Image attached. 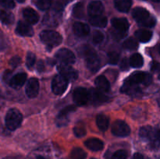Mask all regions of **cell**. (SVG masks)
Returning <instances> with one entry per match:
<instances>
[{
  "label": "cell",
  "instance_id": "17",
  "mask_svg": "<svg viewBox=\"0 0 160 159\" xmlns=\"http://www.w3.org/2000/svg\"><path fill=\"white\" fill-rule=\"evenodd\" d=\"M27 80V74L24 73H20L16 74L11 78L9 81V85L15 89H19L25 84Z\"/></svg>",
  "mask_w": 160,
  "mask_h": 159
},
{
  "label": "cell",
  "instance_id": "31",
  "mask_svg": "<svg viewBox=\"0 0 160 159\" xmlns=\"http://www.w3.org/2000/svg\"><path fill=\"white\" fill-rule=\"evenodd\" d=\"M92 41L95 45H98V44L102 43V41L104 40V34L99 31H95L92 34Z\"/></svg>",
  "mask_w": 160,
  "mask_h": 159
},
{
  "label": "cell",
  "instance_id": "38",
  "mask_svg": "<svg viewBox=\"0 0 160 159\" xmlns=\"http://www.w3.org/2000/svg\"><path fill=\"white\" fill-rule=\"evenodd\" d=\"M0 5L6 9H12L15 6L13 0H0Z\"/></svg>",
  "mask_w": 160,
  "mask_h": 159
},
{
  "label": "cell",
  "instance_id": "5",
  "mask_svg": "<svg viewBox=\"0 0 160 159\" xmlns=\"http://www.w3.org/2000/svg\"><path fill=\"white\" fill-rule=\"evenodd\" d=\"M140 137L145 140H148L153 145H159L160 143V134L158 129H154L152 126H146L141 128Z\"/></svg>",
  "mask_w": 160,
  "mask_h": 159
},
{
  "label": "cell",
  "instance_id": "13",
  "mask_svg": "<svg viewBox=\"0 0 160 159\" xmlns=\"http://www.w3.org/2000/svg\"><path fill=\"white\" fill-rule=\"evenodd\" d=\"M75 109H76V108L73 105L67 106V107L62 109L56 117V124L59 126H66L69 121V115L71 112H74Z\"/></svg>",
  "mask_w": 160,
  "mask_h": 159
},
{
  "label": "cell",
  "instance_id": "40",
  "mask_svg": "<svg viewBox=\"0 0 160 159\" xmlns=\"http://www.w3.org/2000/svg\"><path fill=\"white\" fill-rule=\"evenodd\" d=\"M129 65H130V62H128L127 59H123L121 61V63H120V69L122 70H128L129 69Z\"/></svg>",
  "mask_w": 160,
  "mask_h": 159
},
{
  "label": "cell",
  "instance_id": "37",
  "mask_svg": "<svg viewBox=\"0 0 160 159\" xmlns=\"http://www.w3.org/2000/svg\"><path fill=\"white\" fill-rule=\"evenodd\" d=\"M73 133L78 137H82L86 134V130L83 126H78L73 128Z\"/></svg>",
  "mask_w": 160,
  "mask_h": 159
},
{
  "label": "cell",
  "instance_id": "7",
  "mask_svg": "<svg viewBox=\"0 0 160 159\" xmlns=\"http://www.w3.org/2000/svg\"><path fill=\"white\" fill-rule=\"evenodd\" d=\"M73 98L77 105H85L90 101V91L84 87H78L73 91Z\"/></svg>",
  "mask_w": 160,
  "mask_h": 159
},
{
  "label": "cell",
  "instance_id": "32",
  "mask_svg": "<svg viewBox=\"0 0 160 159\" xmlns=\"http://www.w3.org/2000/svg\"><path fill=\"white\" fill-rule=\"evenodd\" d=\"M73 16L77 18H83L84 16V4L83 3H78L73 8Z\"/></svg>",
  "mask_w": 160,
  "mask_h": 159
},
{
  "label": "cell",
  "instance_id": "1",
  "mask_svg": "<svg viewBox=\"0 0 160 159\" xmlns=\"http://www.w3.org/2000/svg\"><path fill=\"white\" fill-rule=\"evenodd\" d=\"M80 48V54L85 59L88 69L93 73L98 71L100 67V59H98L95 50L88 45H84Z\"/></svg>",
  "mask_w": 160,
  "mask_h": 159
},
{
  "label": "cell",
  "instance_id": "21",
  "mask_svg": "<svg viewBox=\"0 0 160 159\" xmlns=\"http://www.w3.org/2000/svg\"><path fill=\"white\" fill-rule=\"evenodd\" d=\"M95 86L97 89L102 92H108L110 89V84L104 76H99L95 79Z\"/></svg>",
  "mask_w": 160,
  "mask_h": 159
},
{
  "label": "cell",
  "instance_id": "16",
  "mask_svg": "<svg viewBox=\"0 0 160 159\" xmlns=\"http://www.w3.org/2000/svg\"><path fill=\"white\" fill-rule=\"evenodd\" d=\"M103 11H104V6L100 1L92 2L88 7V12L91 17L102 15Z\"/></svg>",
  "mask_w": 160,
  "mask_h": 159
},
{
  "label": "cell",
  "instance_id": "34",
  "mask_svg": "<svg viewBox=\"0 0 160 159\" xmlns=\"http://www.w3.org/2000/svg\"><path fill=\"white\" fill-rule=\"evenodd\" d=\"M36 57L34 55V53L32 52H28V55L26 58V65L28 69H32L34 66V63H35Z\"/></svg>",
  "mask_w": 160,
  "mask_h": 159
},
{
  "label": "cell",
  "instance_id": "2",
  "mask_svg": "<svg viewBox=\"0 0 160 159\" xmlns=\"http://www.w3.org/2000/svg\"><path fill=\"white\" fill-rule=\"evenodd\" d=\"M132 16L140 26L152 27L156 25V19L152 17L149 12L145 8L137 7L134 9L132 12Z\"/></svg>",
  "mask_w": 160,
  "mask_h": 159
},
{
  "label": "cell",
  "instance_id": "52",
  "mask_svg": "<svg viewBox=\"0 0 160 159\" xmlns=\"http://www.w3.org/2000/svg\"><path fill=\"white\" fill-rule=\"evenodd\" d=\"M92 159H95V158H92Z\"/></svg>",
  "mask_w": 160,
  "mask_h": 159
},
{
  "label": "cell",
  "instance_id": "25",
  "mask_svg": "<svg viewBox=\"0 0 160 159\" xmlns=\"http://www.w3.org/2000/svg\"><path fill=\"white\" fill-rule=\"evenodd\" d=\"M135 36L141 42L146 43L152 37V32L148 30H138L135 32Z\"/></svg>",
  "mask_w": 160,
  "mask_h": 159
},
{
  "label": "cell",
  "instance_id": "39",
  "mask_svg": "<svg viewBox=\"0 0 160 159\" xmlns=\"http://www.w3.org/2000/svg\"><path fill=\"white\" fill-rule=\"evenodd\" d=\"M20 62H21V59H20V58L18 57V56H15V57H13L11 59L10 62H9V64L12 65V67L16 68L17 65H20Z\"/></svg>",
  "mask_w": 160,
  "mask_h": 159
},
{
  "label": "cell",
  "instance_id": "43",
  "mask_svg": "<svg viewBox=\"0 0 160 159\" xmlns=\"http://www.w3.org/2000/svg\"><path fill=\"white\" fill-rule=\"evenodd\" d=\"M131 159H145V157H144L143 155L141 154L140 153H135V154L133 155L132 158Z\"/></svg>",
  "mask_w": 160,
  "mask_h": 159
},
{
  "label": "cell",
  "instance_id": "18",
  "mask_svg": "<svg viewBox=\"0 0 160 159\" xmlns=\"http://www.w3.org/2000/svg\"><path fill=\"white\" fill-rule=\"evenodd\" d=\"M23 15L25 20L28 22L30 24H35L38 23L39 20V16L35 10L31 8H26L23 9Z\"/></svg>",
  "mask_w": 160,
  "mask_h": 159
},
{
  "label": "cell",
  "instance_id": "27",
  "mask_svg": "<svg viewBox=\"0 0 160 159\" xmlns=\"http://www.w3.org/2000/svg\"><path fill=\"white\" fill-rule=\"evenodd\" d=\"M130 65L133 68H141L144 64L143 57L138 53L132 55L130 58Z\"/></svg>",
  "mask_w": 160,
  "mask_h": 159
},
{
  "label": "cell",
  "instance_id": "6",
  "mask_svg": "<svg viewBox=\"0 0 160 159\" xmlns=\"http://www.w3.org/2000/svg\"><path fill=\"white\" fill-rule=\"evenodd\" d=\"M126 81L135 85L142 84L145 86H148L152 81V76L151 74L145 72H134L127 79Z\"/></svg>",
  "mask_w": 160,
  "mask_h": 159
},
{
  "label": "cell",
  "instance_id": "33",
  "mask_svg": "<svg viewBox=\"0 0 160 159\" xmlns=\"http://www.w3.org/2000/svg\"><path fill=\"white\" fill-rule=\"evenodd\" d=\"M52 0H35V4L42 10L48 9L51 6Z\"/></svg>",
  "mask_w": 160,
  "mask_h": 159
},
{
  "label": "cell",
  "instance_id": "19",
  "mask_svg": "<svg viewBox=\"0 0 160 159\" xmlns=\"http://www.w3.org/2000/svg\"><path fill=\"white\" fill-rule=\"evenodd\" d=\"M84 145L89 150L93 151H101L104 147V143L98 138H90L84 142Z\"/></svg>",
  "mask_w": 160,
  "mask_h": 159
},
{
  "label": "cell",
  "instance_id": "42",
  "mask_svg": "<svg viewBox=\"0 0 160 159\" xmlns=\"http://www.w3.org/2000/svg\"><path fill=\"white\" fill-rule=\"evenodd\" d=\"M10 75H11L10 71H6V73H5L4 76H3V79H4V80L6 81L7 83H9L11 78H12V77H10Z\"/></svg>",
  "mask_w": 160,
  "mask_h": 159
},
{
  "label": "cell",
  "instance_id": "49",
  "mask_svg": "<svg viewBox=\"0 0 160 159\" xmlns=\"http://www.w3.org/2000/svg\"><path fill=\"white\" fill-rule=\"evenodd\" d=\"M158 130H159V134H160V126L159 128H158Z\"/></svg>",
  "mask_w": 160,
  "mask_h": 159
},
{
  "label": "cell",
  "instance_id": "48",
  "mask_svg": "<svg viewBox=\"0 0 160 159\" xmlns=\"http://www.w3.org/2000/svg\"><path fill=\"white\" fill-rule=\"evenodd\" d=\"M153 2H160V0H152Z\"/></svg>",
  "mask_w": 160,
  "mask_h": 159
},
{
  "label": "cell",
  "instance_id": "4",
  "mask_svg": "<svg viewBox=\"0 0 160 159\" xmlns=\"http://www.w3.org/2000/svg\"><path fill=\"white\" fill-rule=\"evenodd\" d=\"M40 38L42 41L49 48L58 46L62 41V36L55 31H42L40 34Z\"/></svg>",
  "mask_w": 160,
  "mask_h": 159
},
{
  "label": "cell",
  "instance_id": "23",
  "mask_svg": "<svg viewBox=\"0 0 160 159\" xmlns=\"http://www.w3.org/2000/svg\"><path fill=\"white\" fill-rule=\"evenodd\" d=\"M114 5L117 10L127 12L131 9L132 1L131 0H114Z\"/></svg>",
  "mask_w": 160,
  "mask_h": 159
},
{
  "label": "cell",
  "instance_id": "14",
  "mask_svg": "<svg viewBox=\"0 0 160 159\" xmlns=\"http://www.w3.org/2000/svg\"><path fill=\"white\" fill-rule=\"evenodd\" d=\"M112 25L116 31L120 34H123L130 27L129 22L125 18H114L112 20Z\"/></svg>",
  "mask_w": 160,
  "mask_h": 159
},
{
  "label": "cell",
  "instance_id": "12",
  "mask_svg": "<svg viewBox=\"0 0 160 159\" xmlns=\"http://www.w3.org/2000/svg\"><path fill=\"white\" fill-rule=\"evenodd\" d=\"M27 95L30 98H34L38 94L39 82L37 78L32 77L28 80L25 87Z\"/></svg>",
  "mask_w": 160,
  "mask_h": 159
},
{
  "label": "cell",
  "instance_id": "45",
  "mask_svg": "<svg viewBox=\"0 0 160 159\" xmlns=\"http://www.w3.org/2000/svg\"><path fill=\"white\" fill-rule=\"evenodd\" d=\"M3 159H23L21 157H6Z\"/></svg>",
  "mask_w": 160,
  "mask_h": 159
},
{
  "label": "cell",
  "instance_id": "26",
  "mask_svg": "<svg viewBox=\"0 0 160 159\" xmlns=\"http://www.w3.org/2000/svg\"><path fill=\"white\" fill-rule=\"evenodd\" d=\"M107 18L103 16H97V17H91L90 23L97 27H105L107 25Z\"/></svg>",
  "mask_w": 160,
  "mask_h": 159
},
{
  "label": "cell",
  "instance_id": "50",
  "mask_svg": "<svg viewBox=\"0 0 160 159\" xmlns=\"http://www.w3.org/2000/svg\"><path fill=\"white\" fill-rule=\"evenodd\" d=\"M159 54H160V45H159Z\"/></svg>",
  "mask_w": 160,
  "mask_h": 159
},
{
  "label": "cell",
  "instance_id": "46",
  "mask_svg": "<svg viewBox=\"0 0 160 159\" xmlns=\"http://www.w3.org/2000/svg\"><path fill=\"white\" fill-rule=\"evenodd\" d=\"M36 159H48V158H46L45 157H43V156H38V157H36Z\"/></svg>",
  "mask_w": 160,
  "mask_h": 159
},
{
  "label": "cell",
  "instance_id": "41",
  "mask_svg": "<svg viewBox=\"0 0 160 159\" xmlns=\"http://www.w3.org/2000/svg\"><path fill=\"white\" fill-rule=\"evenodd\" d=\"M151 70L154 72H158L160 70V64L157 62H153L151 65Z\"/></svg>",
  "mask_w": 160,
  "mask_h": 159
},
{
  "label": "cell",
  "instance_id": "44",
  "mask_svg": "<svg viewBox=\"0 0 160 159\" xmlns=\"http://www.w3.org/2000/svg\"><path fill=\"white\" fill-rule=\"evenodd\" d=\"M37 66H38V70L40 72H42V70H44V64L42 61L38 62V63L37 64Z\"/></svg>",
  "mask_w": 160,
  "mask_h": 159
},
{
  "label": "cell",
  "instance_id": "11",
  "mask_svg": "<svg viewBox=\"0 0 160 159\" xmlns=\"http://www.w3.org/2000/svg\"><path fill=\"white\" fill-rule=\"evenodd\" d=\"M57 70L59 75L65 77L68 80H75L78 77V73L76 70L70 66V65L67 64L62 63L61 65H59L57 67Z\"/></svg>",
  "mask_w": 160,
  "mask_h": 159
},
{
  "label": "cell",
  "instance_id": "35",
  "mask_svg": "<svg viewBox=\"0 0 160 159\" xmlns=\"http://www.w3.org/2000/svg\"><path fill=\"white\" fill-rule=\"evenodd\" d=\"M108 59H109V62L111 64H117L120 59V55L117 52L115 51H111L108 53Z\"/></svg>",
  "mask_w": 160,
  "mask_h": 159
},
{
  "label": "cell",
  "instance_id": "9",
  "mask_svg": "<svg viewBox=\"0 0 160 159\" xmlns=\"http://www.w3.org/2000/svg\"><path fill=\"white\" fill-rule=\"evenodd\" d=\"M112 133L117 137H126L131 133V128L124 121L117 120L112 125Z\"/></svg>",
  "mask_w": 160,
  "mask_h": 159
},
{
  "label": "cell",
  "instance_id": "8",
  "mask_svg": "<svg viewBox=\"0 0 160 159\" xmlns=\"http://www.w3.org/2000/svg\"><path fill=\"white\" fill-rule=\"evenodd\" d=\"M68 80L61 75L55 76L52 82V90L56 95H61L66 91L68 86Z\"/></svg>",
  "mask_w": 160,
  "mask_h": 159
},
{
  "label": "cell",
  "instance_id": "36",
  "mask_svg": "<svg viewBox=\"0 0 160 159\" xmlns=\"http://www.w3.org/2000/svg\"><path fill=\"white\" fill-rule=\"evenodd\" d=\"M128 158V153L124 150H119L116 151L112 156V159H127Z\"/></svg>",
  "mask_w": 160,
  "mask_h": 159
},
{
  "label": "cell",
  "instance_id": "47",
  "mask_svg": "<svg viewBox=\"0 0 160 159\" xmlns=\"http://www.w3.org/2000/svg\"><path fill=\"white\" fill-rule=\"evenodd\" d=\"M17 2H25L26 0H17Z\"/></svg>",
  "mask_w": 160,
  "mask_h": 159
},
{
  "label": "cell",
  "instance_id": "30",
  "mask_svg": "<svg viewBox=\"0 0 160 159\" xmlns=\"http://www.w3.org/2000/svg\"><path fill=\"white\" fill-rule=\"evenodd\" d=\"M138 46V44L137 40L134 37H129V38L127 39L123 44V48L127 50H134L136 49Z\"/></svg>",
  "mask_w": 160,
  "mask_h": 159
},
{
  "label": "cell",
  "instance_id": "10",
  "mask_svg": "<svg viewBox=\"0 0 160 159\" xmlns=\"http://www.w3.org/2000/svg\"><path fill=\"white\" fill-rule=\"evenodd\" d=\"M56 58L62 63L71 65L75 62L76 58L74 54L67 48H61L56 53Z\"/></svg>",
  "mask_w": 160,
  "mask_h": 159
},
{
  "label": "cell",
  "instance_id": "29",
  "mask_svg": "<svg viewBox=\"0 0 160 159\" xmlns=\"http://www.w3.org/2000/svg\"><path fill=\"white\" fill-rule=\"evenodd\" d=\"M86 157H87V153L80 147L73 148L70 154L71 159H85Z\"/></svg>",
  "mask_w": 160,
  "mask_h": 159
},
{
  "label": "cell",
  "instance_id": "24",
  "mask_svg": "<svg viewBox=\"0 0 160 159\" xmlns=\"http://www.w3.org/2000/svg\"><path fill=\"white\" fill-rule=\"evenodd\" d=\"M96 124L101 131H106L109 125V118L103 114H99L96 118Z\"/></svg>",
  "mask_w": 160,
  "mask_h": 159
},
{
  "label": "cell",
  "instance_id": "20",
  "mask_svg": "<svg viewBox=\"0 0 160 159\" xmlns=\"http://www.w3.org/2000/svg\"><path fill=\"white\" fill-rule=\"evenodd\" d=\"M73 32L76 35L79 37H84L87 36L90 32V28L87 24L81 22H77L73 26Z\"/></svg>",
  "mask_w": 160,
  "mask_h": 159
},
{
  "label": "cell",
  "instance_id": "3",
  "mask_svg": "<svg viewBox=\"0 0 160 159\" xmlns=\"http://www.w3.org/2000/svg\"><path fill=\"white\" fill-rule=\"evenodd\" d=\"M23 120V115L19 110L16 108H11L7 112L5 118L6 126L9 130H16L21 125Z\"/></svg>",
  "mask_w": 160,
  "mask_h": 159
},
{
  "label": "cell",
  "instance_id": "22",
  "mask_svg": "<svg viewBox=\"0 0 160 159\" xmlns=\"http://www.w3.org/2000/svg\"><path fill=\"white\" fill-rule=\"evenodd\" d=\"M90 101H94L97 103H102L106 100V95L104 94V92L98 90V89H91L90 90Z\"/></svg>",
  "mask_w": 160,
  "mask_h": 159
},
{
  "label": "cell",
  "instance_id": "28",
  "mask_svg": "<svg viewBox=\"0 0 160 159\" xmlns=\"http://www.w3.org/2000/svg\"><path fill=\"white\" fill-rule=\"evenodd\" d=\"M0 20L5 24H11L14 21V16L9 11L0 10Z\"/></svg>",
  "mask_w": 160,
  "mask_h": 159
},
{
  "label": "cell",
  "instance_id": "15",
  "mask_svg": "<svg viewBox=\"0 0 160 159\" xmlns=\"http://www.w3.org/2000/svg\"><path fill=\"white\" fill-rule=\"evenodd\" d=\"M16 33L23 37H31L34 34V31L30 23L20 21L16 28Z\"/></svg>",
  "mask_w": 160,
  "mask_h": 159
},
{
  "label": "cell",
  "instance_id": "51",
  "mask_svg": "<svg viewBox=\"0 0 160 159\" xmlns=\"http://www.w3.org/2000/svg\"><path fill=\"white\" fill-rule=\"evenodd\" d=\"M159 80H160V74H159Z\"/></svg>",
  "mask_w": 160,
  "mask_h": 159
}]
</instances>
